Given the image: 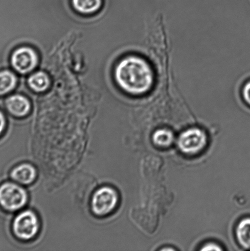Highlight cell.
Here are the masks:
<instances>
[{
	"instance_id": "8",
	"label": "cell",
	"mask_w": 250,
	"mask_h": 251,
	"mask_svg": "<svg viewBox=\"0 0 250 251\" xmlns=\"http://www.w3.org/2000/svg\"><path fill=\"white\" fill-rule=\"evenodd\" d=\"M6 106L10 113L17 117H23L30 109L28 100L21 95H14L8 98Z\"/></svg>"
},
{
	"instance_id": "12",
	"label": "cell",
	"mask_w": 250,
	"mask_h": 251,
	"mask_svg": "<svg viewBox=\"0 0 250 251\" xmlns=\"http://www.w3.org/2000/svg\"><path fill=\"white\" fill-rule=\"evenodd\" d=\"M75 8L83 13H91L99 9L102 0H72Z\"/></svg>"
},
{
	"instance_id": "10",
	"label": "cell",
	"mask_w": 250,
	"mask_h": 251,
	"mask_svg": "<svg viewBox=\"0 0 250 251\" xmlns=\"http://www.w3.org/2000/svg\"><path fill=\"white\" fill-rule=\"evenodd\" d=\"M175 140V135L170 130L160 129L157 130L153 135V141L157 146L161 148L170 147Z\"/></svg>"
},
{
	"instance_id": "1",
	"label": "cell",
	"mask_w": 250,
	"mask_h": 251,
	"mask_svg": "<svg viewBox=\"0 0 250 251\" xmlns=\"http://www.w3.org/2000/svg\"><path fill=\"white\" fill-rule=\"evenodd\" d=\"M117 82L124 90L139 95L150 89L153 83V73L145 61L137 57L124 59L116 70Z\"/></svg>"
},
{
	"instance_id": "6",
	"label": "cell",
	"mask_w": 250,
	"mask_h": 251,
	"mask_svg": "<svg viewBox=\"0 0 250 251\" xmlns=\"http://www.w3.org/2000/svg\"><path fill=\"white\" fill-rule=\"evenodd\" d=\"M38 61V56L36 53L28 48L17 49L12 56V66L22 74L30 72L36 67Z\"/></svg>"
},
{
	"instance_id": "14",
	"label": "cell",
	"mask_w": 250,
	"mask_h": 251,
	"mask_svg": "<svg viewBox=\"0 0 250 251\" xmlns=\"http://www.w3.org/2000/svg\"><path fill=\"white\" fill-rule=\"evenodd\" d=\"M243 95L247 104L250 105V82L247 83L244 88Z\"/></svg>"
},
{
	"instance_id": "4",
	"label": "cell",
	"mask_w": 250,
	"mask_h": 251,
	"mask_svg": "<svg viewBox=\"0 0 250 251\" xmlns=\"http://www.w3.org/2000/svg\"><path fill=\"white\" fill-rule=\"evenodd\" d=\"M12 230L19 239H32L38 234L39 230L38 216L31 210L22 211L15 218L12 224Z\"/></svg>"
},
{
	"instance_id": "3",
	"label": "cell",
	"mask_w": 250,
	"mask_h": 251,
	"mask_svg": "<svg viewBox=\"0 0 250 251\" xmlns=\"http://www.w3.org/2000/svg\"><path fill=\"white\" fill-rule=\"evenodd\" d=\"M118 201L117 191L112 187L105 186L100 187L93 194L91 206L95 215L105 216L116 208Z\"/></svg>"
},
{
	"instance_id": "15",
	"label": "cell",
	"mask_w": 250,
	"mask_h": 251,
	"mask_svg": "<svg viewBox=\"0 0 250 251\" xmlns=\"http://www.w3.org/2000/svg\"><path fill=\"white\" fill-rule=\"evenodd\" d=\"M202 251H222V249L219 245L214 243H208L205 245L202 249Z\"/></svg>"
},
{
	"instance_id": "13",
	"label": "cell",
	"mask_w": 250,
	"mask_h": 251,
	"mask_svg": "<svg viewBox=\"0 0 250 251\" xmlns=\"http://www.w3.org/2000/svg\"><path fill=\"white\" fill-rule=\"evenodd\" d=\"M16 77L13 73L8 71L0 73V95L6 94L15 87Z\"/></svg>"
},
{
	"instance_id": "5",
	"label": "cell",
	"mask_w": 250,
	"mask_h": 251,
	"mask_svg": "<svg viewBox=\"0 0 250 251\" xmlns=\"http://www.w3.org/2000/svg\"><path fill=\"white\" fill-rule=\"evenodd\" d=\"M207 137L204 130L198 127L190 128L183 131L178 140L179 149L183 153L196 154L206 147Z\"/></svg>"
},
{
	"instance_id": "7",
	"label": "cell",
	"mask_w": 250,
	"mask_h": 251,
	"mask_svg": "<svg viewBox=\"0 0 250 251\" xmlns=\"http://www.w3.org/2000/svg\"><path fill=\"white\" fill-rule=\"evenodd\" d=\"M37 172L33 165L22 163L15 167L11 172L12 179L19 184H29L35 180Z\"/></svg>"
},
{
	"instance_id": "9",
	"label": "cell",
	"mask_w": 250,
	"mask_h": 251,
	"mask_svg": "<svg viewBox=\"0 0 250 251\" xmlns=\"http://www.w3.org/2000/svg\"><path fill=\"white\" fill-rule=\"evenodd\" d=\"M237 239L244 249L250 250V218L242 220L237 226Z\"/></svg>"
},
{
	"instance_id": "11",
	"label": "cell",
	"mask_w": 250,
	"mask_h": 251,
	"mask_svg": "<svg viewBox=\"0 0 250 251\" xmlns=\"http://www.w3.org/2000/svg\"><path fill=\"white\" fill-rule=\"evenodd\" d=\"M29 86L36 92H41L48 87L49 79L47 75L43 72L34 74L28 80Z\"/></svg>"
},
{
	"instance_id": "2",
	"label": "cell",
	"mask_w": 250,
	"mask_h": 251,
	"mask_svg": "<svg viewBox=\"0 0 250 251\" xmlns=\"http://www.w3.org/2000/svg\"><path fill=\"white\" fill-rule=\"evenodd\" d=\"M28 194L25 189L13 182L0 185V206L5 210L16 211L26 205Z\"/></svg>"
},
{
	"instance_id": "16",
	"label": "cell",
	"mask_w": 250,
	"mask_h": 251,
	"mask_svg": "<svg viewBox=\"0 0 250 251\" xmlns=\"http://www.w3.org/2000/svg\"><path fill=\"white\" fill-rule=\"evenodd\" d=\"M5 127H6V120L3 114L0 111V136L4 132Z\"/></svg>"
}]
</instances>
